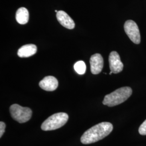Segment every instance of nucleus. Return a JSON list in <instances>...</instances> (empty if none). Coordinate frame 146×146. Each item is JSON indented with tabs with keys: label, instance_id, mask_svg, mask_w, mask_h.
I'll use <instances>...</instances> for the list:
<instances>
[{
	"label": "nucleus",
	"instance_id": "f257e3e1",
	"mask_svg": "<svg viewBox=\"0 0 146 146\" xmlns=\"http://www.w3.org/2000/svg\"><path fill=\"white\" fill-rule=\"evenodd\" d=\"M113 129V126L111 123H100L86 131L81 136V142L84 145L95 143L108 135Z\"/></svg>",
	"mask_w": 146,
	"mask_h": 146
},
{
	"label": "nucleus",
	"instance_id": "f03ea898",
	"mask_svg": "<svg viewBox=\"0 0 146 146\" xmlns=\"http://www.w3.org/2000/svg\"><path fill=\"white\" fill-rule=\"evenodd\" d=\"M132 92L131 87H121L106 95L102 103L108 107L116 106L125 101L131 96Z\"/></svg>",
	"mask_w": 146,
	"mask_h": 146
},
{
	"label": "nucleus",
	"instance_id": "7ed1b4c3",
	"mask_svg": "<svg viewBox=\"0 0 146 146\" xmlns=\"http://www.w3.org/2000/svg\"><path fill=\"white\" fill-rule=\"evenodd\" d=\"M68 115L66 113L54 114L45 120L41 125L43 131L56 130L64 125L68 121Z\"/></svg>",
	"mask_w": 146,
	"mask_h": 146
},
{
	"label": "nucleus",
	"instance_id": "20e7f679",
	"mask_svg": "<svg viewBox=\"0 0 146 146\" xmlns=\"http://www.w3.org/2000/svg\"><path fill=\"white\" fill-rule=\"evenodd\" d=\"M9 110L12 118L20 123H25L31 119L33 113L29 108L14 104L11 106Z\"/></svg>",
	"mask_w": 146,
	"mask_h": 146
},
{
	"label": "nucleus",
	"instance_id": "39448f33",
	"mask_svg": "<svg viewBox=\"0 0 146 146\" xmlns=\"http://www.w3.org/2000/svg\"><path fill=\"white\" fill-rule=\"evenodd\" d=\"M124 29L126 34L131 41L135 44H139L141 42V36L139 27L133 20L126 21L124 25Z\"/></svg>",
	"mask_w": 146,
	"mask_h": 146
},
{
	"label": "nucleus",
	"instance_id": "423d86ee",
	"mask_svg": "<svg viewBox=\"0 0 146 146\" xmlns=\"http://www.w3.org/2000/svg\"><path fill=\"white\" fill-rule=\"evenodd\" d=\"M109 63L110 71L113 73H120L123 69V64L121 61L119 54L116 52L113 51L110 53Z\"/></svg>",
	"mask_w": 146,
	"mask_h": 146
},
{
	"label": "nucleus",
	"instance_id": "0eeeda50",
	"mask_svg": "<svg viewBox=\"0 0 146 146\" xmlns=\"http://www.w3.org/2000/svg\"><path fill=\"white\" fill-rule=\"evenodd\" d=\"M90 70L93 74L101 73L104 67V58L100 54L93 55L90 59Z\"/></svg>",
	"mask_w": 146,
	"mask_h": 146
},
{
	"label": "nucleus",
	"instance_id": "6e6552de",
	"mask_svg": "<svg viewBox=\"0 0 146 146\" xmlns=\"http://www.w3.org/2000/svg\"><path fill=\"white\" fill-rule=\"evenodd\" d=\"M58 80L52 76H48L45 77L39 83L40 88L46 91L49 92H52L56 90L58 88Z\"/></svg>",
	"mask_w": 146,
	"mask_h": 146
},
{
	"label": "nucleus",
	"instance_id": "1a4fd4ad",
	"mask_svg": "<svg viewBox=\"0 0 146 146\" xmlns=\"http://www.w3.org/2000/svg\"><path fill=\"white\" fill-rule=\"evenodd\" d=\"M58 21L63 27L68 29H73L75 27V22L73 19L64 11H58L56 13Z\"/></svg>",
	"mask_w": 146,
	"mask_h": 146
},
{
	"label": "nucleus",
	"instance_id": "9d476101",
	"mask_svg": "<svg viewBox=\"0 0 146 146\" xmlns=\"http://www.w3.org/2000/svg\"><path fill=\"white\" fill-rule=\"evenodd\" d=\"M37 52V47L35 44L24 45L18 50L17 55L20 58H28L34 55Z\"/></svg>",
	"mask_w": 146,
	"mask_h": 146
},
{
	"label": "nucleus",
	"instance_id": "9b49d317",
	"mask_svg": "<svg viewBox=\"0 0 146 146\" xmlns=\"http://www.w3.org/2000/svg\"><path fill=\"white\" fill-rule=\"evenodd\" d=\"M29 12L26 8L21 7L19 8L16 13V20L21 25H25L29 21Z\"/></svg>",
	"mask_w": 146,
	"mask_h": 146
},
{
	"label": "nucleus",
	"instance_id": "f8f14e48",
	"mask_svg": "<svg viewBox=\"0 0 146 146\" xmlns=\"http://www.w3.org/2000/svg\"><path fill=\"white\" fill-rule=\"evenodd\" d=\"M74 69L78 74L83 75L86 72V66L85 63L82 61H79L75 63L74 64Z\"/></svg>",
	"mask_w": 146,
	"mask_h": 146
},
{
	"label": "nucleus",
	"instance_id": "ddd939ff",
	"mask_svg": "<svg viewBox=\"0 0 146 146\" xmlns=\"http://www.w3.org/2000/svg\"><path fill=\"white\" fill-rule=\"evenodd\" d=\"M139 132L141 135H146V120L140 126Z\"/></svg>",
	"mask_w": 146,
	"mask_h": 146
},
{
	"label": "nucleus",
	"instance_id": "4468645a",
	"mask_svg": "<svg viewBox=\"0 0 146 146\" xmlns=\"http://www.w3.org/2000/svg\"><path fill=\"white\" fill-rule=\"evenodd\" d=\"M5 124L2 121L0 122V137L3 135L5 131Z\"/></svg>",
	"mask_w": 146,
	"mask_h": 146
},
{
	"label": "nucleus",
	"instance_id": "2eb2a0df",
	"mask_svg": "<svg viewBox=\"0 0 146 146\" xmlns=\"http://www.w3.org/2000/svg\"><path fill=\"white\" fill-rule=\"evenodd\" d=\"M112 72H110V75H111V74H112Z\"/></svg>",
	"mask_w": 146,
	"mask_h": 146
}]
</instances>
